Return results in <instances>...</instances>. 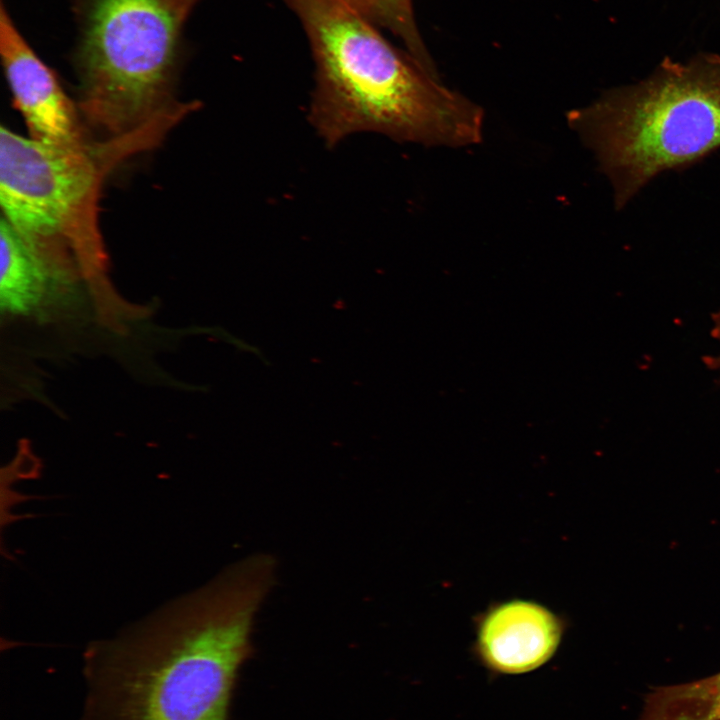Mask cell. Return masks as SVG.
I'll return each mask as SVG.
<instances>
[{
  "label": "cell",
  "mask_w": 720,
  "mask_h": 720,
  "mask_svg": "<svg viewBox=\"0 0 720 720\" xmlns=\"http://www.w3.org/2000/svg\"><path fill=\"white\" fill-rule=\"evenodd\" d=\"M316 66L309 120L331 147L373 131L401 142L463 146L481 139L483 112L391 45L341 0H287Z\"/></svg>",
  "instance_id": "cell-2"
},
{
  "label": "cell",
  "mask_w": 720,
  "mask_h": 720,
  "mask_svg": "<svg viewBox=\"0 0 720 720\" xmlns=\"http://www.w3.org/2000/svg\"><path fill=\"white\" fill-rule=\"evenodd\" d=\"M75 66L82 119L105 138L130 133L178 102L184 21L169 0H81Z\"/></svg>",
  "instance_id": "cell-5"
},
{
  "label": "cell",
  "mask_w": 720,
  "mask_h": 720,
  "mask_svg": "<svg viewBox=\"0 0 720 720\" xmlns=\"http://www.w3.org/2000/svg\"><path fill=\"white\" fill-rule=\"evenodd\" d=\"M374 25L398 36L408 53L430 74L437 75L434 63L417 28L411 0H341Z\"/></svg>",
  "instance_id": "cell-10"
},
{
  "label": "cell",
  "mask_w": 720,
  "mask_h": 720,
  "mask_svg": "<svg viewBox=\"0 0 720 720\" xmlns=\"http://www.w3.org/2000/svg\"><path fill=\"white\" fill-rule=\"evenodd\" d=\"M180 121L176 111H167L122 136L66 147L1 126V217L36 249L74 260L83 276L101 280L106 256L98 209L104 181L129 157L158 146Z\"/></svg>",
  "instance_id": "cell-4"
},
{
  "label": "cell",
  "mask_w": 720,
  "mask_h": 720,
  "mask_svg": "<svg viewBox=\"0 0 720 720\" xmlns=\"http://www.w3.org/2000/svg\"><path fill=\"white\" fill-rule=\"evenodd\" d=\"M564 630L563 621L538 603L503 602L480 618L474 655L495 675L529 673L553 657Z\"/></svg>",
  "instance_id": "cell-7"
},
{
  "label": "cell",
  "mask_w": 720,
  "mask_h": 720,
  "mask_svg": "<svg viewBox=\"0 0 720 720\" xmlns=\"http://www.w3.org/2000/svg\"><path fill=\"white\" fill-rule=\"evenodd\" d=\"M620 209L655 175L720 147V56L665 58L645 80L569 113Z\"/></svg>",
  "instance_id": "cell-3"
},
{
  "label": "cell",
  "mask_w": 720,
  "mask_h": 720,
  "mask_svg": "<svg viewBox=\"0 0 720 720\" xmlns=\"http://www.w3.org/2000/svg\"><path fill=\"white\" fill-rule=\"evenodd\" d=\"M0 251L1 306L10 313L34 311L47 296L59 293L81 274L77 267L34 248L2 217Z\"/></svg>",
  "instance_id": "cell-8"
},
{
  "label": "cell",
  "mask_w": 720,
  "mask_h": 720,
  "mask_svg": "<svg viewBox=\"0 0 720 720\" xmlns=\"http://www.w3.org/2000/svg\"><path fill=\"white\" fill-rule=\"evenodd\" d=\"M275 577L265 554L240 560L127 632L87 649V720H227L255 616Z\"/></svg>",
  "instance_id": "cell-1"
},
{
  "label": "cell",
  "mask_w": 720,
  "mask_h": 720,
  "mask_svg": "<svg viewBox=\"0 0 720 720\" xmlns=\"http://www.w3.org/2000/svg\"><path fill=\"white\" fill-rule=\"evenodd\" d=\"M635 720H720V672L650 689Z\"/></svg>",
  "instance_id": "cell-9"
},
{
  "label": "cell",
  "mask_w": 720,
  "mask_h": 720,
  "mask_svg": "<svg viewBox=\"0 0 720 720\" xmlns=\"http://www.w3.org/2000/svg\"><path fill=\"white\" fill-rule=\"evenodd\" d=\"M199 0H170L172 6L183 16H189Z\"/></svg>",
  "instance_id": "cell-12"
},
{
  "label": "cell",
  "mask_w": 720,
  "mask_h": 720,
  "mask_svg": "<svg viewBox=\"0 0 720 720\" xmlns=\"http://www.w3.org/2000/svg\"><path fill=\"white\" fill-rule=\"evenodd\" d=\"M711 317L713 321L711 335L720 343V309L714 312ZM703 362L709 369L720 371V354L716 356H705Z\"/></svg>",
  "instance_id": "cell-11"
},
{
  "label": "cell",
  "mask_w": 720,
  "mask_h": 720,
  "mask_svg": "<svg viewBox=\"0 0 720 720\" xmlns=\"http://www.w3.org/2000/svg\"><path fill=\"white\" fill-rule=\"evenodd\" d=\"M0 53L13 103L22 114L29 137L52 146L88 142L82 117L53 71L21 35L3 2L0 10Z\"/></svg>",
  "instance_id": "cell-6"
}]
</instances>
